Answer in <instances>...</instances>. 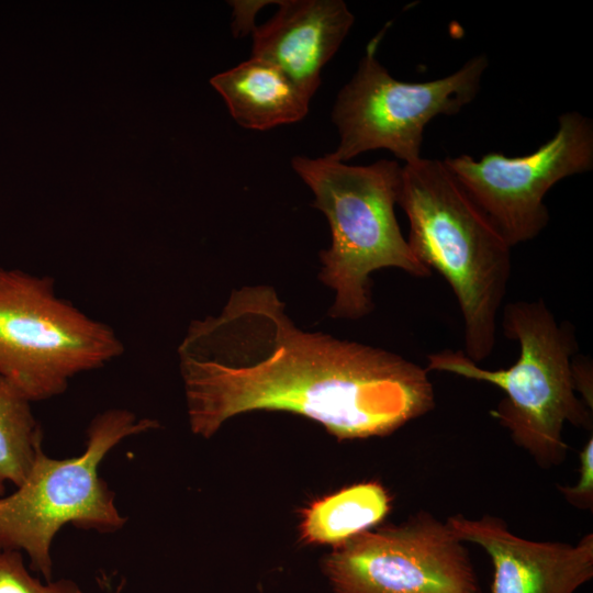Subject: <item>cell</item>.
<instances>
[{"label":"cell","mask_w":593,"mask_h":593,"mask_svg":"<svg viewBox=\"0 0 593 593\" xmlns=\"http://www.w3.org/2000/svg\"><path fill=\"white\" fill-rule=\"evenodd\" d=\"M43 430L31 402L0 377V497L20 486L42 448Z\"/></svg>","instance_id":"5bb4252c"},{"label":"cell","mask_w":593,"mask_h":593,"mask_svg":"<svg viewBox=\"0 0 593 593\" xmlns=\"http://www.w3.org/2000/svg\"><path fill=\"white\" fill-rule=\"evenodd\" d=\"M572 369L577 392L581 394L582 401L592 410V366L589 365L586 358L575 356L572 359Z\"/></svg>","instance_id":"e0dca14e"},{"label":"cell","mask_w":593,"mask_h":593,"mask_svg":"<svg viewBox=\"0 0 593 593\" xmlns=\"http://www.w3.org/2000/svg\"><path fill=\"white\" fill-rule=\"evenodd\" d=\"M390 502L387 490L378 482L342 489L304 511L301 537L306 544L338 547L380 524L391 508Z\"/></svg>","instance_id":"4fadbf2b"},{"label":"cell","mask_w":593,"mask_h":593,"mask_svg":"<svg viewBox=\"0 0 593 593\" xmlns=\"http://www.w3.org/2000/svg\"><path fill=\"white\" fill-rule=\"evenodd\" d=\"M124 584H125V580H122L113 593H122Z\"/></svg>","instance_id":"d6986e66"},{"label":"cell","mask_w":593,"mask_h":593,"mask_svg":"<svg viewBox=\"0 0 593 593\" xmlns=\"http://www.w3.org/2000/svg\"><path fill=\"white\" fill-rule=\"evenodd\" d=\"M463 542L475 544L490 557L493 581L489 593H574L593 578V534L575 544L538 541L517 536L500 517L446 519Z\"/></svg>","instance_id":"30bf717a"},{"label":"cell","mask_w":593,"mask_h":593,"mask_svg":"<svg viewBox=\"0 0 593 593\" xmlns=\"http://www.w3.org/2000/svg\"><path fill=\"white\" fill-rule=\"evenodd\" d=\"M178 358L190 429L203 438L254 411L305 416L338 440L382 437L435 407L425 368L300 329L269 286L233 290L220 314L192 321Z\"/></svg>","instance_id":"6da1fadb"},{"label":"cell","mask_w":593,"mask_h":593,"mask_svg":"<svg viewBox=\"0 0 593 593\" xmlns=\"http://www.w3.org/2000/svg\"><path fill=\"white\" fill-rule=\"evenodd\" d=\"M123 351L114 329L59 298L51 277L0 267V377L31 403Z\"/></svg>","instance_id":"8992f818"},{"label":"cell","mask_w":593,"mask_h":593,"mask_svg":"<svg viewBox=\"0 0 593 593\" xmlns=\"http://www.w3.org/2000/svg\"><path fill=\"white\" fill-rule=\"evenodd\" d=\"M511 246L535 238L547 226L545 197L560 180L593 168V122L577 111L558 119L555 135L532 154L491 152L443 160Z\"/></svg>","instance_id":"9c48e42d"},{"label":"cell","mask_w":593,"mask_h":593,"mask_svg":"<svg viewBox=\"0 0 593 593\" xmlns=\"http://www.w3.org/2000/svg\"><path fill=\"white\" fill-rule=\"evenodd\" d=\"M294 171L329 224L331 246L320 253V279L335 291L328 315L357 320L371 312V273L389 267L414 277L432 271L413 254L394 213L402 166L381 159L367 166L295 156Z\"/></svg>","instance_id":"277c9868"},{"label":"cell","mask_w":593,"mask_h":593,"mask_svg":"<svg viewBox=\"0 0 593 593\" xmlns=\"http://www.w3.org/2000/svg\"><path fill=\"white\" fill-rule=\"evenodd\" d=\"M384 31L369 42L334 104L332 120L339 143L329 155L338 161L379 148L390 150L404 165L418 160L426 125L437 115L459 113L480 90L489 65L483 54L439 79L405 82L393 78L377 58Z\"/></svg>","instance_id":"52a82bcc"},{"label":"cell","mask_w":593,"mask_h":593,"mask_svg":"<svg viewBox=\"0 0 593 593\" xmlns=\"http://www.w3.org/2000/svg\"><path fill=\"white\" fill-rule=\"evenodd\" d=\"M322 571L334 593H481L465 542L427 511L335 547Z\"/></svg>","instance_id":"ba28073f"},{"label":"cell","mask_w":593,"mask_h":593,"mask_svg":"<svg viewBox=\"0 0 593 593\" xmlns=\"http://www.w3.org/2000/svg\"><path fill=\"white\" fill-rule=\"evenodd\" d=\"M579 479L574 485H559L564 500L578 510L593 508V437L583 446L580 455Z\"/></svg>","instance_id":"2e32d148"},{"label":"cell","mask_w":593,"mask_h":593,"mask_svg":"<svg viewBox=\"0 0 593 593\" xmlns=\"http://www.w3.org/2000/svg\"><path fill=\"white\" fill-rule=\"evenodd\" d=\"M265 24L253 30L251 56L280 67L310 98L321 71L335 55L355 18L342 0H283Z\"/></svg>","instance_id":"8fae6325"},{"label":"cell","mask_w":593,"mask_h":593,"mask_svg":"<svg viewBox=\"0 0 593 593\" xmlns=\"http://www.w3.org/2000/svg\"><path fill=\"white\" fill-rule=\"evenodd\" d=\"M0 593H83V591L71 579L43 583L29 572L21 551L0 550Z\"/></svg>","instance_id":"9a60e30c"},{"label":"cell","mask_w":593,"mask_h":593,"mask_svg":"<svg viewBox=\"0 0 593 593\" xmlns=\"http://www.w3.org/2000/svg\"><path fill=\"white\" fill-rule=\"evenodd\" d=\"M504 335L519 345L506 369L489 370L462 350L427 356L425 369L486 382L505 398L491 411L516 446L541 468L561 465L568 452L566 424L592 429V410L578 396L572 359L578 350L573 326L558 322L542 300L514 301L503 309Z\"/></svg>","instance_id":"3957f363"},{"label":"cell","mask_w":593,"mask_h":593,"mask_svg":"<svg viewBox=\"0 0 593 593\" xmlns=\"http://www.w3.org/2000/svg\"><path fill=\"white\" fill-rule=\"evenodd\" d=\"M211 85L243 127L268 130L302 120L311 98L277 65L251 56L214 76Z\"/></svg>","instance_id":"7c38bea8"},{"label":"cell","mask_w":593,"mask_h":593,"mask_svg":"<svg viewBox=\"0 0 593 593\" xmlns=\"http://www.w3.org/2000/svg\"><path fill=\"white\" fill-rule=\"evenodd\" d=\"M398 204L416 258L450 286L463 320L462 350L479 363L494 349L512 271V246L443 160L402 166Z\"/></svg>","instance_id":"7a4b0ae2"},{"label":"cell","mask_w":593,"mask_h":593,"mask_svg":"<svg viewBox=\"0 0 593 593\" xmlns=\"http://www.w3.org/2000/svg\"><path fill=\"white\" fill-rule=\"evenodd\" d=\"M158 426L126 409H109L91 419L79 456L54 459L41 448L24 482L0 497V550L25 552L31 569L49 582L52 542L64 526L100 534L120 530L127 519L99 475V466L123 439Z\"/></svg>","instance_id":"5b68a950"},{"label":"cell","mask_w":593,"mask_h":593,"mask_svg":"<svg viewBox=\"0 0 593 593\" xmlns=\"http://www.w3.org/2000/svg\"><path fill=\"white\" fill-rule=\"evenodd\" d=\"M262 1L259 2H243V1H234V16L236 19L234 20V32H243L247 33L253 27L254 22V15L256 12V9L260 8L262 5Z\"/></svg>","instance_id":"ac0fdd59"}]
</instances>
